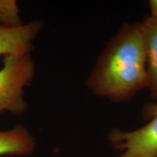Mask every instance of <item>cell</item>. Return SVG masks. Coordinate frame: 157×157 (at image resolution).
Wrapping results in <instances>:
<instances>
[{"label": "cell", "mask_w": 157, "mask_h": 157, "mask_svg": "<svg viewBox=\"0 0 157 157\" xmlns=\"http://www.w3.org/2000/svg\"><path fill=\"white\" fill-rule=\"evenodd\" d=\"M149 121L133 131L111 129L108 135L110 144L120 152L116 157H157V104L149 103L144 109Z\"/></svg>", "instance_id": "obj_3"}, {"label": "cell", "mask_w": 157, "mask_h": 157, "mask_svg": "<svg viewBox=\"0 0 157 157\" xmlns=\"http://www.w3.org/2000/svg\"><path fill=\"white\" fill-rule=\"evenodd\" d=\"M92 93L113 102L148 89L146 46L142 23H127L110 39L88 76Z\"/></svg>", "instance_id": "obj_1"}, {"label": "cell", "mask_w": 157, "mask_h": 157, "mask_svg": "<svg viewBox=\"0 0 157 157\" xmlns=\"http://www.w3.org/2000/svg\"><path fill=\"white\" fill-rule=\"evenodd\" d=\"M151 15L150 17L157 21V0H151L149 1Z\"/></svg>", "instance_id": "obj_8"}, {"label": "cell", "mask_w": 157, "mask_h": 157, "mask_svg": "<svg viewBox=\"0 0 157 157\" xmlns=\"http://www.w3.org/2000/svg\"><path fill=\"white\" fill-rule=\"evenodd\" d=\"M22 24L17 2L0 0V25L14 27Z\"/></svg>", "instance_id": "obj_7"}, {"label": "cell", "mask_w": 157, "mask_h": 157, "mask_svg": "<svg viewBox=\"0 0 157 157\" xmlns=\"http://www.w3.org/2000/svg\"><path fill=\"white\" fill-rule=\"evenodd\" d=\"M142 24L146 39L148 89L151 98L157 101V21L148 16Z\"/></svg>", "instance_id": "obj_6"}, {"label": "cell", "mask_w": 157, "mask_h": 157, "mask_svg": "<svg viewBox=\"0 0 157 157\" xmlns=\"http://www.w3.org/2000/svg\"><path fill=\"white\" fill-rule=\"evenodd\" d=\"M36 66L31 53L4 57L0 68V113L7 111L23 114L28 106L24 99V89L34 80Z\"/></svg>", "instance_id": "obj_2"}, {"label": "cell", "mask_w": 157, "mask_h": 157, "mask_svg": "<svg viewBox=\"0 0 157 157\" xmlns=\"http://www.w3.org/2000/svg\"><path fill=\"white\" fill-rule=\"evenodd\" d=\"M34 136L22 125L7 131L0 130V156H24L34 151Z\"/></svg>", "instance_id": "obj_5"}, {"label": "cell", "mask_w": 157, "mask_h": 157, "mask_svg": "<svg viewBox=\"0 0 157 157\" xmlns=\"http://www.w3.org/2000/svg\"><path fill=\"white\" fill-rule=\"evenodd\" d=\"M43 25L42 20H34L14 27L0 25V56L31 53L33 42Z\"/></svg>", "instance_id": "obj_4"}]
</instances>
